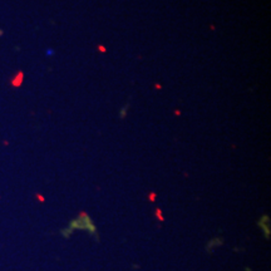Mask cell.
Segmentation results:
<instances>
[{
    "instance_id": "cell-1",
    "label": "cell",
    "mask_w": 271,
    "mask_h": 271,
    "mask_svg": "<svg viewBox=\"0 0 271 271\" xmlns=\"http://www.w3.org/2000/svg\"><path fill=\"white\" fill-rule=\"evenodd\" d=\"M23 81H24V73L23 72H19L16 74L15 77H13V79H11V86L13 87H20V84L23 83Z\"/></svg>"
},
{
    "instance_id": "cell-2",
    "label": "cell",
    "mask_w": 271,
    "mask_h": 271,
    "mask_svg": "<svg viewBox=\"0 0 271 271\" xmlns=\"http://www.w3.org/2000/svg\"><path fill=\"white\" fill-rule=\"evenodd\" d=\"M127 111H128V104H126V106L123 107L122 112H121V118H124V116L127 114Z\"/></svg>"
},
{
    "instance_id": "cell-3",
    "label": "cell",
    "mask_w": 271,
    "mask_h": 271,
    "mask_svg": "<svg viewBox=\"0 0 271 271\" xmlns=\"http://www.w3.org/2000/svg\"><path fill=\"white\" fill-rule=\"evenodd\" d=\"M156 213H157V217H158V220H160V221H163V217H162V215H161V210H157V211H156Z\"/></svg>"
},
{
    "instance_id": "cell-4",
    "label": "cell",
    "mask_w": 271,
    "mask_h": 271,
    "mask_svg": "<svg viewBox=\"0 0 271 271\" xmlns=\"http://www.w3.org/2000/svg\"><path fill=\"white\" fill-rule=\"evenodd\" d=\"M98 50H99V52H102V53H106V52H107V49L104 48L103 45H99V46H98Z\"/></svg>"
},
{
    "instance_id": "cell-5",
    "label": "cell",
    "mask_w": 271,
    "mask_h": 271,
    "mask_svg": "<svg viewBox=\"0 0 271 271\" xmlns=\"http://www.w3.org/2000/svg\"><path fill=\"white\" fill-rule=\"evenodd\" d=\"M155 198H156V193H151V195H149V200H151V201H155Z\"/></svg>"
},
{
    "instance_id": "cell-6",
    "label": "cell",
    "mask_w": 271,
    "mask_h": 271,
    "mask_svg": "<svg viewBox=\"0 0 271 271\" xmlns=\"http://www.w3.org/2000/svg\"><path fill=\"white\" fill-rule=\"evenodd\" d=\"M1 34H3V31H1V30H0V35H1Z\"/></svg>"
}]
</instances>
